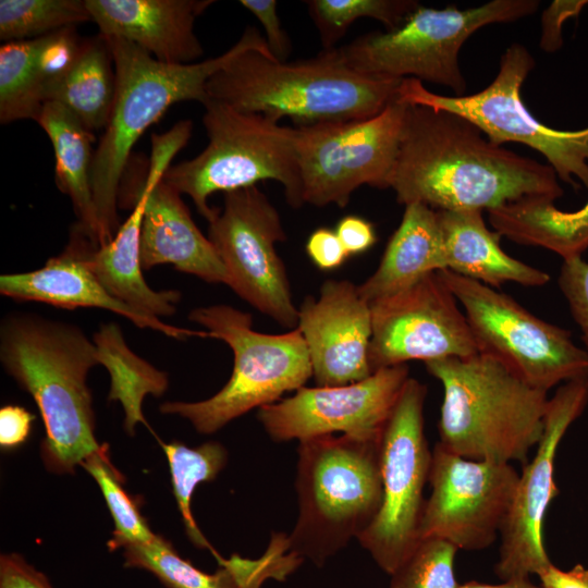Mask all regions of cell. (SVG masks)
<instances>
[{
	"mask_svg": "<svg viewBox=\"0 0 588 588\" xmlns=\"http://www.w3.org/2000/svg\"><path fill=\"white\" fill-rule=\"evenodd\" d=\"M35 121L49 137L56 158V184L73 205L74 225L98 247V222L91 191L94 135L66 108L46 102Z\"/></svg>",
	"mask_w": 588,
	"mask_h": 588,
	"instance_id": "cell-27",
	"label": "cell"
},
{
	"mask_svg": "<svg viewBox=\"0 0 588 588\" xmlns=\"http://www.w3.org/2000/svg\"><path fill=\"white\" fill-rule=\"evenodd\" d=\"M193 124L176 123L170 131L151 136V158L143 185L146 204L140 229L143 269L172 264L175 269L209 283L228 284L226 270L213 245L192 219L181 194L162 181L170 161L188 142Z\"/></svg>",
	"mask_w": 588,
	"mask_h": 588,
	"instance_id": "cell-19",
	"label": "cell"
},
{
	"mask_svg": "<svg viewBox=\"0 0 588 588\" xmlns=\"http://www.w3.org/2000/svg\"><path fill=\"white\" fill-rule=\"evenodd\" d=\"M0 360L40 411L46 430L40 456L49 471L73 474L101 450L86 383L99 364L97 348L81 328L32 314L10 315L0 328Z\"/></svg>",
	"mask_w": 588,
	"mask_h": 588,
	"instance_id": "cell-2",
	"label": "cell"
},
{
	"mask_svg": "<svg viewBox=\"0 0 588 588\" xmlns=\"http://www.w3.org/2000/svg\"><path fill=\"white\" fill-rule=\"evenodd\" d=\"M297 328L317 385H344L372 375L368 357L371 309L358 285L346 280L326 281L318 298L309 295L302 303Z\"/></svg>",
	"mask_w": 588,
	"mask_h": 588,
	"instance_id": "cell-20",
	"label": "cell"
},
{
	"mask_svg": "<svg viewBox=\"0 0 588 588\" xmlns=\"http://www.w3.org/2000/svg\"><path fill=\"white\" fill-rule=\"evenodd\" d=\"M448 270L491 287L505 282L542 286L550 275L507 255L501 234L490 231L481 210H437Z\"/></svg>",
	"mask_w": 588,
	"mask_h": 588,
	"instance_id": "cell-25",
	"label": "cell"
},
{
	"mask_svg": "<svg viewBox=\"0 0 588 588\" xmlns=\"http://www.w3.org/2000/svg\"><path fill=\"white\" fill-rule=\"evenodd\" d=\"M380 442L347 434L299 442L292 552L321 567L373 522L382 502Z\"/></svg>",
	"mask_w": 588,
	"mask_h": 588,
	"instance_id": "cell-6",
	"label": "cell"
},
{
	"mask_svg": "<svg viewBox=\"0 0 588 588\" xmlns=\"http://www.w3.org/2000/svg\"><path fill=\"white\" fill-rule=\"evenodd\" d=\"M401 82L355 71L336 48L296 62L246 50L208 79L206 93L241 112L299 126L376 117L397 100Z\"/></svg>",
	"mask_w": 588,
	"mask_h": 588,
	"instance_id": "cell-4",
	"label": "cell"
},
{
	"mask_svg": "<svg viewBox=\"0 0 588 588\" xmlns=\"http://www.w3.org/2000/svg\"><path fill=\"white\" fill-rule=\"evenodd\" d=\"M305 3L323 50L335 48L356 20L373 19L390 30L399 27L419 7L414 0H310Z\"/></svg>",
	"mask_w": 588,
	"mask_h": 588,
	"instance_id": "cell-33",
	"label": "cell"
},
{
	"mask_svg": "<svg viewBox=\"0 0 588 588\" xmlns=\"http://www.w3.org/2000/svg\"><path fill=\"white\" fill-rule=\"evenodd\" d=\"M588 403V378L563 383L549 399L542 437L532 460L518 478L510 512L502 526L494 572L502 580L539 575L552 562L543 544V520L558 497L554 460L562 438Z\"/></svg>",
	"mask_w": 588,
	"mask_h": 588,
	"instance_id": "cell-17",
	"label": "cell"
},
{
	"mask_svg": "<svg viewBox=\"0 0 588 588\" xmlns=\"http://www.w3.org/2000/svg\"><path fill=\"white\" fill-rule=\"evenodd\" d=\"M106 36L128 40L156 60L189 64L204 53L194 23L212 0H85Z\"/></svg>",
	"mask_w": 588,
	"mask_h": 588,
	"instance_id": "cell-22",
	"label": "cell"
},
{
	"mask_svg": "<svg viewBox=\"0 0 588 588\" xmlns=\"http://www.w3.org/2000/svg\"><path fill=\"white\" fill-rule=\"evenodd\" d=\"M35 416L17 405H5L0 409V445L13 450L28 438Z\"/></svg>",
	"mask_w": 588,
	"mask_h": 588,
	"instance_id": "cell-41",
	"label": "cell"
},
{
	"mask_svg": "<svg viewBox=\"0 0 588 588\" xmlns=\"http://www.w3.org/2000/svg\"><path fill=\"white\" fill-rule=\"evenodd\" d=\"M85 0H1L0 39H33L89 22Z\"/></svg>",
	"mask_w": 588,
	"mask_h": 588,
	"instance_id": "cell-34",
	"label": "cell"
},
{
	"mask_svg": "<svg viewBox=\"0 0 588 588\" xmlns=\"http://www.w3.org/2000/svg\"><path fill=\"white\" fill-rule=\"evenodd\" d=\"M241 5L248 10L261 24L266 33L267 45L275 60L284 62L290 56L291 40L281 26L275 0H241Z\"/></svg>",
	"mask_w": 588,
	"mask_h": 588,
	"instance_id": "cell-38",
	"label": "cell"
},
{
	"mask_svg": "<svg viewBox=\"0 0 588 588\" xmlns=\"http://www.w3.org/2000/svg\"><path fill=\"white\" fill-rule=\"evenodd\" d=\"M439 273L463 307L479 353L546 392L561 382L588 378V353L572 341L569 331L487 284L448 269Z\"/></svg>",
	"mask_w": 588,
	"mask_h": 588,
	"instance_id": "cell-11",
	"label": "cell"
},
{
	"mask_svg": "<svg viewBox=\"0 0 588 588\" xmlns=\"http://www.w3.org/2000/svg\"><path fill=\"white\" fill-rule=\"evenodd\" d=\"M306 252L321 270L335 269L350 256L335 231L328 228H319L309 235Z\"/></svg>",
	"mask_w": 588,
	"mask_h": 588,
	"instance_id": "cell-39",
	"label": "cell"
},
{
	"mask_svg": "<svg viewBox=\"0 0 588 588\" xmlns=\"http://www.w3.org/2000/svg\"><path fill=\"white\" fill-rule=\"evenodd\" d=\"M443 269L446 267L437 210L413 203L405 206L377 270L358 289L371 304Z\"/></svg>",
	"mask_w": 588,
	"mask_h": 588,
	"instance_id": "cell-26",
	"label": "cell"
},
{
	"mask_svg": "<svg viewBox=\"0 0 588 588\" xmlns=\"http://www.w3.org/2000/svg\"><path fill=\"white\" fill-rule=\"evenodd\" d=\"M115 71L102 34L84 39L79 53L50 89L48 101L66 108L91 133L105 130L115 98Z\"/></svg>",
	"mask_w": 588,
	"mask_h": 588,
	"instance_id": "cell-29",
	"label": "cell"
},
{
	"mask_svg": "<svg viewBox=\"0 0 588 588\" xmlns=\"http://www.w3.org/2000/svg\"><path fill=\"white\" fill-rule=\"evenodd\" d=\"M79 466L98 483L113 518L115 527L108 541L109 550L122 549L128 543L147 542L156 536L140 514L136 498L123 488L124 479L110 462L107 443Z\"/></svg>",
	"mask_w": 588,
	"mask_h": 588,
	"instance_id": "cell-35",
	"label": "cell"
},
{
	"mask_svg": "<svg viewBox=\"0 0 588 588\" xmlns=\"http://www.w3.org/2000/svg\"><path fill=\"white\" fill-rule=\"evenodd\" d=\"M91 246L95 245L74 228L65 249L47 260L40 269L2 274L0 293L16 301L40 302L66 309L102 308L125 317L138 328H149L177 340L209 336L207 331L174 327L159 318L143 315L111 296L85 261L86 253Z\"/></svg>",
	"mask_w": 588,
	"mask_h": 588,
	"instance_id": "cell-21",
	"label": "cell"
},
{
	"mask_svg": "<svg viewBox=\"0 0 588 588\" xmlns=\"http://www.w3.org/2000/svg\"><path fill=\"white\" fill-rule=\"evenodd\" d=\"M93 340L98 363L110 375L108 399L121 403L125 414L124 429L133 436L137 424L148 427L142 411L145 396H161L168 389V376L132 352L115 323L102 324Z\"/></svg>",
	"mask_w": 588,
	"mask_h": 588,
	"instance_id": "cell-30",
	"label": "cell"
},
{
	"mask_svg": "<svg viewBox=\"0 0 588 588\" xmlns=\"http://www.w3.org/2000/svg\"><path fill=\"white\" fill-rule=\"evenodd\" d=\"M208 238L226 270V285L281 326H297L298 309L275 249L286 235L278 210L257 186L225 194Z\"/></svg>",
	"mask_w": 588,
	"mask_h": 588,
	"instance_id": "cell-14",
	"label": "cell"
},
{
	"mask_svg": "<svg viewBox=\"0 0 588 588\" xmlns=\"http://www.w3.org/2000/svg\"><path fill=\"white\" fill-rule=\"evenodd\" d=\"M115 71V98L109 122L94 151L91 191L98 222V247L119 230L121 181L133 146L144 132L174 103L208 99L206 84L220 69L246 50L274 58L260 32L248 26L224 53L189 64L156 60L135 44L103 35Z\"/></svg>",
	"mask_w": 588,
	"mask_h": 588,
	"instance_id": "cell-3",
	"label": "cell"
},
{
	"mask_svg": "<svg viewBox=\"0 0 588 588\" xmlns=\"http://www.w3.org/2000/svg\"><path fill=\"white\" fill-rule=\"evenodd\" d=\"M409 378L406 364L380 369L344 385L303 387L262 406L258 420L274 442L334 434L379 439Z\"/></svg>",
	"mask_w": 588,
	"mask_h": 588,
	"instance_id": "cell-18",
	"label": "cell"
},
{
	"mask_svg": "<svg viewBox=\"0 0 588 588\" xmlns=\"http://www.w3.org/2000/svg\"><path fill=\"white\" fill-rule=\"evenodd\" d=\"M537 0H492L460 10L419 4L396 28L363 35L336 48L355 71L379 78H416L451 88L456 96L466 89L458 53L479 28L511 23L534 14Z\"/></svg>",
	"mask_w": 588,
	"mask_h": 588,
	"instance_id": "cell-9",
	"label": "cell"
},
{
	"mask_svg": "<svg viewBox=\"0 0 588 588\" xmlns=\"http://www.w3.org/2000/svg\"><path fill=\"white\" fill-rule=\"evenodd\" d=\"M427 388L408 378L384 427L380 442L382 502L357 538L377 565L391 575L417 542L432 452L424 429Z\"/></svg>",
	"mask_w": 588,
	"mask_h": 588,
	"instance_id": "cell-13",
	"label": "cell"
},
{
	"mask_svg": "<svg viewBox=\"0 0 588 588\" xmlns=\"http://www.w3.org/2000/svg\"><path fill=\"white\" fill-rule=\"evenodd\" d=\"M371 372L419 359L424 363L479 353L464 311L439 271L370 304Z\"/></svg>",
	"mask_w": 588,
	"mask_h": 588,
	"instance_id": "cell-16",
	"label": "cell"
},
{
	"mask_svg": "<svg viewBox=\"0 0 588 588\" xmlns=\"http://www.w3.org/2000/svg\"><path fill=\"white\" fill-rule=\"evenodd\" d=\"M559 286L581 331V340L588 353V261L581 257L563 260Z\"/></svg>",
	"mask_w": 588,
	"mask_h": 588,
	"instance_id": "cell-37",
	"label": "cell"
},
{
	"mask_svg": "<svg viewBox=\"0 0 588 588\" xmlns=\"http://www.w3.org/2000/svg\"><path fill=\"white\" fill-rule=\"evenodd\" d=\"M491 226L522 245L539 246L563 260L588 249V201L575 211H562L548 198H525L488 210Z\"/></svg>",
	"mask_w": 588,
	"mask_h": 588,
	"instance_id": "cell-28",
	"label": "cell"
},
{
	"mask_svg": "<svg viewBox=\"0 0 588 588\" xmlns=\"http://www.w3.org/2000/svg\"><path fill=\"white\" fill-rule=\"evenodd\" d=\"M458 588H542L532 584L529 578H517L503 580L502 584H485L479 581H467L458 586Z\"/></svg>",
	"mask_w": 588,
	"mask_h": 588,
	"instance_id": "cell-44",
	"label": "cell"
},
{
	"mask_svg": "<svg viewBox=\"0 0 588 588\" xmlns=\"http://www.w3.org/2000/svg\"><path fill=\"white\" fill-rule=\"evenodd\" d=\"M49 79L39 57V37L0 47V122L35 120L46 103Z\"/></svg>",
	"mask_w": 588,
	"mask_h": 588,
	"instance_id": "cell-31",
	"label": "cell"
},
{
	"mask_svg": "<svg viewBox=\"0 0 588 588\" xmlns=\"http://www.w3.org/2000/svg\"><path fill=\"white\" fill-rule=\"evenodd\" d=\"M535 65L529 51L519 44L510 46L501 58L495 78L479 93L462 96L438 95L416 78H403L397 100L458 114L474 123L487 138L501 146L513 142L539 151L558 179L588 188V127L561 131L539 122L525 107L522 85Z\"/></svg>",
	"mask_w": 588,
	"mask_h": 588,
	"instance_id": "cell-10",
	"label": "cell"
},
{
	"mask_svg": "<svg viewBox=\"0 0 588 588\" xmlns=\"http://www.w3.org/2000/svg\"><path fill=\"white\" fill-rule=\"evenodd\" d=\"M406 107L395 100L369 119L295 127L303 203L343 208L363 185L390 188Z\"/></svg>",
	"mask_w": 588,
	"mask_h": 588,
	"instance_id": "cell-12",
	"label": "cell"
},
{
	"mask_svg": "<svg viewBox=\"0 0 588 588\" xmlns=\"http://www.w3.org/2000/svg\"><path fill=\"white\" fill-rule=\"evenodd\" d=\"M0 588H52L45 574L17 553L0 558Z\"/></svg>",
	"mask_w": 588,
	"mask_h": 588,
	"instance_id": "cell-40",
	"label": "cell"
},
{
	"mask_svg": "<svg viewBox=\"0 0 588 588\" xmlns=\"http://www.w3.org/2000/svg\"><path fill=\"white\" fill-rule=\"evenodd\" d=\"M203 106L208 145L195 158L169 167L162 176L166 184L188 195L208 222L219 211L208 204L211 194L256 186L261 181L280 183L290 206L304 205L295 127L212 99Z\"/></svg>",
	"mask_w": 588,
	"mask_h": 588,
	"instance_id": "cell-7",
	"label": "cell"
},
{
	"mask_svg": "<svg viewBox=\"0 0 588 588\" xmlns=\"http://www.w3.org/2000/svg\"><path fill=\"white\" fill-rule=\"evenodd\" d=\"M457 550L440 538L420 539L390 575L389 588H458L454 572Z\"/></svg>",
	"mask_w": 588,
	"mask_h": 588,
	"instance_id": "cell-36",
	"label": "cell"
},
{
	"mask_svg": "<svg viewBox=\"0 0 588 588\" xmlns=\"http://www.w3.org/2000/svg\"><path fill=\"white\" fill-rule=\"evenodd\" d=\"M335 233L350 256L368 250L377 241L373 225L358 216L342 218Z\"/></svg>",
	"mask_w": 588,
	"mask_h": 588,
	"instance_id": "cell-42",
	"label": "cell"
},
{
	"mask_svg": "<svg viewBox=\"0 0 588 588\" xmlns=\"http://www.w3.org/2000/svg\"><path fill=\"white\" fill-rule=\"evenodd\" d=\"M188 318L207 329L210 338L224 341L234 355L232 375L213 396L160 405L161 413L187 419L200 433H213L253 408L278 402L285 392L303 388L313 376L309 353L297 327L281 334L261 333L253 329L249 314L228 305L198 307Z\"/></svg>",
	"mask_w": 588,
	"mask_h": 588,
	"instance_id": "cell-8",
	"label": "cell"
},
{
	"mask_svg": "<svg viewBox=\"0 0 588 588\" xmlns=\"http://www.w3.org/2000/svg\"><path fill=\"white\" fill-rule=\"evenodd\" d=\"M518 478L510 463L468 460L437 443L419 540L440 538L466 551L488 548L500 536Z\"/></svg>",
	"mask_w": 588,
	"mask_h": 588,
	"instance_id": "cell-15",
	"label": "cell"
},
{
	"mask_svg": "<svg viewBox=\"0 0 588 588\" xmlns=\"http://www.w3.org/2000/svg\"><path fill=\"white\" fill-rule=\"evenodd\" d=\"M125 204L133 208L132 213L120 225L111 242L99 247L91 246L87 250V267L111 296L138 313L156 318L171 316L181 301V292L155 291L142 272L139 241L146 204L143 182L134 185L120 200L122 207Z\"/></svg>",
	"mask_w": 588,
	"mask_h": 588,
	"instance_id": "cell-24",
	"label": "cell"
},
{
	"mask_svg": "<svg viewBox=\"0 0 588 588\" xmlns=\"http://www.w3.org/2000/svg\"><path fill=\"white\" fill-rule=\"evenodd\" d=\"M390 188L400 204L434 210L488 211L563 195L549 164L491 143L458 114L420 105L406 107Z\"/></svg>",
	"mask_w": 588,
	"mask_h": 588,
	"instance_id": "cell-1",
	"label": "cell"
},
{
	"mask_svg": "<svg viewBox=\"0 0 588 588\" xmlns=\"http://www.w3.org/2000/svg\"><path fill=\"white\" fill-rule=\"evenodd\" d=\"M160 445L168 458L172 491L181 513L189 541L199 549L210 550L216 559L220 555L200 531L192 514V497L198 483L213 480L228 462V451L217 441L189 448L180 441Z\"/></svg>",
	"mask_w": 588,
	"mask_h": 588,
	"instance_id": "cell-32",
	"label": "cell"
},
{
	"mask_svg": "<svg viewBox=\"0 0 588 588\" xmlns=\"http://www.w3.org/2000/svg\"><path fill=\"white\" fill-rule=\"evenodd\" d=\"M124 565L150 572L168 588H261L268 579L284 580L304 560L290 551L286 534L274 532L258 559L233 554L218 560L220 568L206 573L183 559L160 535L147 542L122 547Z\"/></svg>",
	"mask_w": 588,
	"mask_h": 588,
	"instance_id": "cell-23",
	"label": "cell"
},
{
	"mask_svg": "<svg viewBox=\"0 0 588 588\" xmlns=\"http://www.w3.org/2000/svg\"><path fill=\"white\" fill-rule=\"evenodd\" d=\"M425 366L443 387L440 445L468 460L527 463L543 433L548 392L483 353Z\"/></svg>",
	"mask_w": 588,
	"mask_h": 588,
	"instance_id": "cell-5",
	"label": "cell"
},
{
	"mask_svg": "<svg viewBox=\"0 0 588 588\" xmlns=\"http://www.w3.org/2000/svg\"><path fill=\"white\" fill-rule=\"evenodd\" d=\"M538 577L542 588H588V568L581 564H576L568 571L550 564Z\"/></svg>",
	"mask_w": 588,
	"mask_h": 588,
	"instance_id": "cell-43",
	"label": "cell"
}]
</instances>
